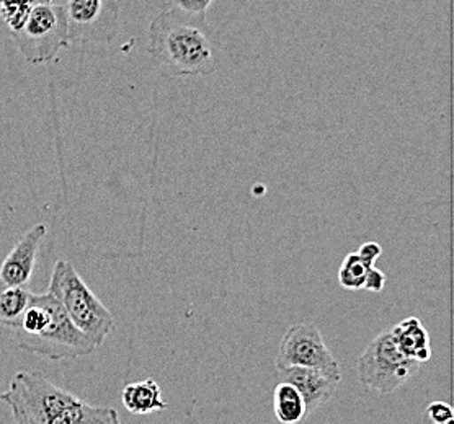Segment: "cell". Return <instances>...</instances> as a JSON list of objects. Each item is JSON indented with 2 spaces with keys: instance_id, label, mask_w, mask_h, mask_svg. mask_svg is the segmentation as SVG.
<instances>
[{
  "instance_id": "8fae6325",
  "label": "cell",
  "mask_w": 454,
  "mask_h": 424,
  "mask_svg": "<svg viewBox=\"0 0 454 424\" xmlns=\"http://www.w3.org/2000/svg\"><path fill=\"white\" fill-rule=\"evenodd\" d=\"M391 335L397 348L409 359L424 364L432 358L430 335L420 319L409 317L405 320L399 321L391 328Z\"/></svg>"
},
{
  "instance_id": "9c48e42d",
  "label": "cell",
  "mask_w": 454,
  "mask_h": 424,
  "mask_svg": "<svg viewBox=\"0 0 454 424\" xmlns=\"http://www.w3.org/2000/svg\"><path fill=\"white\" fill-rule=\"evenodd\" d=\"M48 228L36 224L28 228L0 265V282L9 288H27L33 276L36 255Z\"/></svg>"
},
{
  "instance_id": "5bb4252c",
  "label": "cell",
  "mask_w": 454,
  "mask_h": 424,
  "mask_svg": "<svg viewBox=\"0 0 454 424\" xmlns=\"http://www.w3.org/2000/svg\"><path fill=\"white\" fill-rule=\"evenodd\" d=\"M31 294L27 288H9L0 282V325L9 327L17 320L27 309Z\"/></svg>"
},
{
  "instance_id": "277c9868",
  "label": "cell",
  "mask_w": 454,
  "mask_h": 424,
  "mask_svg": "<svg viewBox=\"0 0 454 424\" xmlns=\"http://www.w3.org/2000/svg\"><path fill=\"white\" fill-rule=\"evenodd\" d=\"M48 292L59 300L74 325L98 348L114 327L112 312L105 307L87 282L81 278L73 263L67 259L56 261L52 268Z\"/></svg>"
},
{
  "instance_id": "9a60e30c",
  "label": "cell",
  "mask_w": 454,
  "mask_h": 424,
  "mask_svg": "<svg viewBox=\"0 0 454 424\" xmlns=\"http://www.w3.org/2000/svg\"><path fill=\"white\" fill-rule=\"evenodd\" d=\"M372 266L366 265L360 255L355 253H348L343 263H341L340 269H339V284L343 289L347 290H360L364 288V282L368 278V273Z\"/></svg>"
},
{
  "instance_id": "d6986e66",
  "label": "cell",
  "mask_w": 454,
  "mask_h": 424,
  "mask_svg": "<svg viewBox=\"0 0 454 424\" xmlns=\"http://www.w3.org/2000/svg\"><path fill=\"white\" fill-rule=\"evenodd\" d=\"M356 253L360 255V258H362L366 265L376 266L374 263H376V259L381 257L382 247L380 243H376V242H368V243H363Z\"/></svg>"
},
{
  "instance_id": "ac0fdd59",
  "label": "cell",
  "mask_w": 454,
  "mask_h": 424,
  "mask_svg": "<svg viewBox=\"0 0 454 424\" xmlns=\"http://www.w3.org/2000/svg\"><path fill=\"white\" fill-rule=\"evenodd\" d=\"M213 2H215V0H174V7H178V9H182V11L190 12V13L205 15Z\"/></svg>"
},
{
  "instance_id": "5b68a950",
  "label": "cell",
  "mask_w": 454,
  "mask_h": 424,
  "mask_svg": "<svg viewBox=\"0 0 454 424\" xmlns=\"http://www.w3.org/2000/svg\"><path fill=\"white\" fill-rule=\"evenodd\" d=\"M21 56L31 66L51 64L69 44L64 5L35 4L20 27L11 32Z\"/></svg>"
},
{
  "instance_id": "7a4b0ae2",
  "label": "cell",
  "mask_w": 454,
  "mask_h": 424,
  "mask_svg": "<svg viewBox=\"0 0 454 424\" xmlns=\"http://www.w3.org/2000/svg\"><path fill=\"white\" fill-rule=\"evenodd\" d=\"M0 400L15 424H121L114 408L87 404L42 374H15Z\"/></svg>"
},
{
  "instance_id": "6da1fadb",
  "label": "cell",
  "mask_w": 454,
  "mask_h": 424,
  "mask_svg": "<svg viewBox=\"0 0 454 424\" xmlns=\"http://www.w3.org/2000/svg\"><path fill=\"white\" fill-rule=\"evenodd\" d=\"M147 52L170 75L207 77L219 67L223 44L205 15L172 7L151 21Z\"/></svg>"
},
{
  "instance_id": "7c38bea8",
  "label": "cell",
  "mask_w": 454,
  "mask_h": 424,
  "mask_svg": "<svg viewBox=\"0 0 454 424\" xmlns=\"http://www.w3.org/2000/svg\"><path fill=\"white\" fill-rule=\"evenodd\" d=\"M121 400L129 413L139 416L164 412L167 408V402L162 398V390L154 379L128 383L121 393Z\"/></svg>"
},
{
  "instance_id": "2e32d148",
  "label": "cell",
  "mask_w": 454,
  "mask_h": 424,
  "mask_svg": "<svg viewBox=\"0 0 454 424\" xmlns=\"http://www.w3.org/2000/svg\"><path fill=\"white\" fill-rule=\"evenodd\" d=\"M35 0H0V17L11 32H15L28 17Z\"/></svg>"
},
{
  "instance_id": "44dd1931",
  "label": "cell",
  "mask_w": 454,
  "mask_h": 424,
  "mask_svg": "<svg viewBox=\"0 0 454 424\" xmlns=\"http://www.w3.org/2000/svg\"><path fill=\"white\" fill-rule=\"evenodd\" d=\"M52 0H35V4H50Z\"/></svg>"
},
{
  "instance_id": "52a82bcc",
  "label": "cell",
  "mask_w": 454,
  "mask_h": 424,
  "mask_svg": "<svg viewBox=\"0 0 454 424\" xmlns=\"http://www.w3.org/2000/svg\"><path fill=\"white\" fill-rule=\"evenodd\" d=\"M69 42H110L120 32L118 0H67Z\"/></svg>"
},
{
  "instance_id": "ba28073f",
  "label": "cell",
  "mask_w": 454,
  "mask_h": 424,
  "mask_svg": "<svg viewBox=\"0 0 454 424\" xmlns=\"http://www.w3.org/2000/svg\"><path fill=\"white\" fill-rule=\"evenodd\" d=\"M277 371L285 367H314L325 373L341 374L339 361L332 354L314 323L291 325L283 335L277 356Z\"/></svg>"
},
{
  "instance_id": "e0dca14e",
  "label": "cell",
  "mask_w": 454,
  "mask_h": 424,
  "mask_svg": "<svg viewBox=\"0 0 454 424\" xmlns=\"http://www.w3.org/2000/svg\"><path fill=\"white\" fill-rule=\"evenodd\" d=\"M453 408L444 402H434L425 410L424 424H453Z\"/></svg>"
},
{
  "instance_id": "3957f363",
  "label": "cell",
  "mask_w": 454,
  "mask_h": 424,
  "mask_svg": "<svg viewBox=\"0 0 454 424\" xmlns=\"http://www.w3.org/2000/svg\"><path fill=\"white\" fill-rule=\"evenodd\" d=\"M7 328L20 350L50 361L79 359L97 350L50 292L31 294L27 309Z\"/></svg>"
},
{
  "instance_id": "ffe728a7",
  "label": "cell",
  "mask_w": 454,
  "mask_h": 424,
  "mask_svg": "<svg viewBox=\"0 0 454 424\" xmlns=\"http://www.w3.org/2000/svg\"><path fill=\"white\" fill-rule=\"evenodd\" d=\"M384 286H386V274L382 273L381 269L372 266V268L370 269V273H368V278H366V282H364V288H363V289L378 294V292H381V290L384 289Z\"/></svg>"
},
{
  "instance_id": "30bf717a",
  "label": "cell",
  "mask_w": 454,
  "mask_h": 424,
  "mask_svg": "<svg viewBox=\"0 0 454 424\" xmlns=\"http://www.w3.org/2000/svg\"><path fill=\"white\" fill-rule=\"evenodd\" d=\"M278 375L283 382L291 383L301 393L309 414L331 400L341 381V374L296 366L278 369Z\"/></svg>"
},
{
  "instance_id": "8992f818",
  "label": "cell",
  "mask_w": 454,
  "mask_h": 424,
  "mask_svg": "<svg viewBox=\"0 0 454 424\" xmlns=\"http://www.w3.org/2000/svg\"><path fill=\"white\" fill-rule=\"evenodd\" d=\"M420 362L403 356L394 342L391 328L381 331L364 348L356 373L360 382L378 393H394L420 371Z\"/></svg>"
},
{
  "instance_id": "4fadbf2b",
  "label": "cell",
  "mask_w": 454,
  "mask_h": 424,
  "mask_svg": "<svg viewBox=\"0 0 454 424\" xmlns=\"http://www.w3.org/2000/svg\"><path fill=\"white\" fill-rule=\"evenodd\" d=\"M273 412L279 424H304L309 416L301 393L288 382H281L273 392Z\"/></svg>"
}]
</instances>
